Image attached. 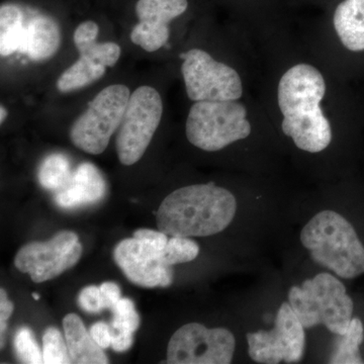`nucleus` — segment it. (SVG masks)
Here are the masks:
<instances>
[{
  "label": "nucleus",
  "instance_id": "34",
  "mask_svg": "<svg viewBox=\"0 0 364 364\" xmlns=\"http://www.w3.org/2000/svg\"><path fill=\"white\" fill-rule=\"evenodd\" d=\"M33 299H40V296L38 294H33Z\"/></svg>",
  "mask_w": 364,
  "mask_h": 364
},
{
  "label": "nucleus",
  "instance_id": "9",
  "mask_svg": "<svg viewBox=\"0 0 364 364\" xmlns=\"http://www.w3.org/2000/svg\"><path fill=\"white\" fill-rule=\"evenodd\" d=\"M236 340L226 328L208 329L198 323L182 326L169 340L167 363L229 364Z\"/></svg>",
  "mask_w": 364,
  "mask_h": 364
},
{
  "label": "nucleus",
  "instance_id": "6",
  "mask_svg": "<svg viewBox=\"0 0 364 364\" xmlns=\"http://www.w3.org/2000/svg\"><path fill=\"white\" fill-rule=\"evenodd\" d=\"M130 97V90L124 85L100 90L72 124L69 136L73 145L88 154L104 153L121 126Z\"/></svg>",
  "mask_w": 364,
  "mask_h": 364
},
{
  "label": "nucleus",
  "instance_id": "31",
  "mask_svg": "<svg viewBox=\"0 0 364 364\" xmlns=\"http://www.w3.org/2000/svg\"><path fill=\"white\" fill-rule=\"evenodd\" d=\"M90 333L93 340L102 349L112 346L111 326L105 322H97L91 326Z\"/></svg>",
  "mask_w": 364,
  "mask_h": 364
},
{
  "label": "nucleus",
  "instance_id": "15",
  "mask_svg": "<svg viewBox=\"0 0 364 364\" xmlns=\"http://www.w3.org/2000/svg\"><path fill=\"white\" fill-rule=\"evenodd\" d=\"M63 329L72 363H109L102 347L93 340L82 320L76 314H68L63 318Z\"/></svg>",
  "mask_w": 364,
  "mask_h": 364
},
{
  "label": "nucleus",
  "instance_id": "30",
  "mask_svg": "<svg viewBox=\"0 0 364 364\" xmlns=\"http://www.w3.org/2000/svg\"><path fill=\"white\" fill-rule=\"evenodd\" d=\"M13 301L7 298L6 291L4 289H0V335H1V348L4 344V334H6L7 328V321L13 315L14 312Z\"/></svg>",
  "mask_w": 364,
  "mask_h": 364
},
{
  "label": "nucleus",
  "instance_id": "26",
  "mask_svg": "<svg viewBox=\"0 0 364 364\" xmlns=\"http://www.w3.org/2000/svg\"><path fill=\"white\" fill-rule=\"evenodd\" d=\"M14 349L21 363L26 364L43 363V352L33 338L28 328H21L14 337Z\"/></svg>",
  "mask_w": 364,
  "mask_h": 364
},
{
  "label": "nucleus",
  "instance_id": "25",
  "mask_svg": "<svg viewBox=\"0 0 364 364\" xmlns=\"http://www.w3.org/2000/svg\"><path fill=\"white\" fill-rule=\"evenodd\" d=\"M43 363H72L65 340L56 327H49L43 335Z\"/></svg>",
  "mask_w": 364,
  "mask_h": 364
},
{
  "label": "nucleus",
  "instance_id": "14",
  "mask_svg": "<svg viewBox=\"0 0 364 364\" xmlns=\"http://www.w3.org/2000/svg\"><path fill=\"white\" fill-rule=\"evenodd\" d=\"M61 30L51 16L40 14L25 25L20 53L33 61H45L58 52Z\"/></svg>",
  "mask_w": 364,
  "mask_h": 364
},
{
  "label": "nucleus",
  "instance_id": "28",
  "mask_svg": "<svg viewBox=\"0 0 364 364\" xmlns=\"http://www.w3.org/2000/svg\"><path fill=\"white\" fill-rule=\"evenodd\" d=\"M78 305L87 313H100L104 310L102 294L98 287H86L78 296Z\"/></svg>",
  "mask_w": 364,
  "mask_h": 364
},
{
  "label": "nucleus",
  "instance_id": "13",
  "mask_svg": "<svg viewBox=\"0 0 364 364\" xmlns=\"http://www.w3.org/2000/svg\"><path fill=\"white\" fill-rule=\"evenodd\" d=\"M107 183L102 172L95 165L85 162L79 165L71 178L55 196V202L62 208H76L102 200Z\"/></svg>",
  "mask_w": 364,
  "mask_h": 364
},
{
  "label": "nucleus",
  "instance_id": "17",
  "mask_svg": "<svg viewBox=\"0 0 364 364\" xmlns=\"http://www.w3.org/2000/svg\"><path fill=\"white\" fill-rule=\"evenodd\" d=\"M75 63L66 69L57 80V88L61 92L80 90L90 85L105 75L107 67L90 51L79 54Z\"/></svg>",
  "mask_w": 364,
  "mask_h": 364
},
{
  "label": "nucleus",
  "instance_id": "23",
  "mask_svg": "<svg viewBox=\"0 0 364 364\" xmlns=\"http://www.w3.org/2000/svg\"><path fill=\"white\" fill-rule=\"evenodd\" d=\"M169 39V28L166 25L139 21L131 33L134 44L142 48L146 52L158 51Z\"/></svg>",
  "mask_w": 364,
  "mask_h": 364
},
{
  "label": "nucleus",
  "instance_id": "27",
  "mask_svg": "<svg viewBox=\"0 0 364 364\" xmlns=\"http://www.w3.org/2000/svg\"><path fill=\"white\" fill-rule=\"evenodd\" d=\"M100 33V26L95 21H86L81 23L74 32V45L79 54L85 53L95 44Z\"/></svg>",
  "mask_w": 364,
  "mask_h": 364
},
{
  "label": "nucleus",
  "instance_id": "21",
  "mask_svg": "<svg viewBox=\"0 0 364 364\" xmlns=\"http://www.w3.org/2000/svg\"><path fill=\"white\" fill-rule=\"evenodd\" d=\"M336 350L333 353L330 363L334 364H360V347L364 339V328L360 318H352L348 330L342 335Z\"/></svg>",
  "mask_w": 364,
  "mask_h": 364
},
{
  "label": "nucleus",
  "instance_id": "2",
  "mask_svg": "<svg viewBox=\"0 0 364 364\" xmlns=\"http://www.w3.org/2000/svg\"><path fill=\"white\" fill-rule=\"evenodd\" d=\"M237 200L226 188L193 184L164 198L157 213L160 231L169 236L208 237L221 233L233 222Z\"/></svg>",
  "mask_w": 364,
  "mask_h": 364
},
{
  "label": "nucleus",
  "instance_id": "5",
  "mask_svg": "<svg viewBox=\"0 0 364 364\" xmlns=\"http://www.w3.org/2000/svg\"><path fill=\"white\" fill-rule=\"evenodd\" d=\"M246 117L245 107L236 100L196 102L189 111L186 136L196 148L215 152L250 135Z\"/></svg>",
  "mask_w": 364,
  "mask_h": 364
},
{
  "label": "nucleus",
  "instance_id": "3",
  "mask_svg": "<svg viewBox=\"0 0 364 364\" xmlns=\"http://www.w3.org/2000/svg\"><path fill=\"white\" fill-rule=\"evenodd\" d=\"M301 245L321 267L344 279L364 273V246L350 222L332 210L314 215L301 232Z\"/></svg>",
  "mask_w": 364,
  "mask_h": 364
},
{
  "label": "nucleus",
  "instance_id": "4",
  "mask_svg": "<svg viewBox=\"0 0 364 364\" xmlns=\"http://www.w3.org/2000/svg\"><path fill=\"white\" fill-rule=\"evenodd\" d=\"M289 303L305 329L324 325L342 336L353 315V301L341 280L329 272H321L289 291Z\"/></svg>",
  "mask_w": 364,
  "mask_h": 364
},
{
  "label": "nucleus",
  "instance_id": "29",
  "mask_svg": "<svg viewBox=\"0 0 364 364\" xmlns=\"http://www.w3.org/2000/svg\"><path fill=\"white\" fill-rule=\"evenodd\" d=\"M168 235L163 233L162 231H155L150 229L136 230L134 233V237L139 240L145 242L148 245L152 246L153 248L158 251H162L167 245L168 242Z\"/></svg>",
  "mask_w": 364,
  "mask_h": 364
},
{
  "label": "nucleus",
  "instance_id": "1",
  "mask_svg": "<svg viewBox=\"0 0 364 364\" xmlns=\"http://www.w3.org/2000/svg\"><path fill=\"white\" fill-rule=\"evenodd\" d=\"M325 92L324 77L308 64L291 67L279 81L282 131L306 152H321L331 143V126L320 105Z\"/></svg>",
  "mask_w": 364,
  "mask_h": 364
},
{
  "label": "nucleus",
  "instance_id": "11",
  "mask_svg": "<svg viewBox=\"0 0 364 364\" xmlns=\"http://www.w3.org/2000/svg\"><path fill=\"white\" fill-rule=\"evenodd\" d=\"M77 235L59 232L47 242H31L21 247L14 258L21 272L28 273L33 282H47L73 267L82 255Z\"/></svg>",
  "mask_w": 364,
  "mask_h": 364
},
{
  "label": "nucleus",
  "instance_id": "8",
  "mask_svg": "<svg viewBox=\"0 0 364 364\" xmlns=\"http://www.w3.org/2000/svg\"><path fill=\"white\" fill-rule=\"evenodd\" d=\"M181 58L186 92L193 102L237 100L242 97L240 76L232 67L200 49L189 50Z\"/></svg>",
  "mask_w": 364,
  "mask_h": 364
},
{
  "label": "nucleus",
  "instance_id": "33",
  "mask_svg": "<svg viewBox=\"0 0 364 364\" xmlns=\"http://www.w3.org/2000/svg\"><path fill=\"white\" fill-rule=\"evenodd\" d=\"M0 112H1V116H0V122L1 123H4V119H6V117L7 116L6 109H4V107H1V109H0Z\"/></svg>",
  "mask_w": 364,
  "mask_h": 364
},
{
  "label": "nucleus",
  "instance_id": "24",
  "mask_svg": "<svg viewBox=\"0 0 364 364\" xmlns=\"http://www.w3.org/2000/svg\"><path fill=\"white\" fill-rule=\"evenodd\" d=\"M200 254V246L188 237L172 236L161 251L163 263L172 267L179 263L191 262Z\"/></svg>",
  "mask_w": 364,
  "mask_h": 364
},
{
  "label": "nucleus",
  "instance_id": "12",
  "mask_svg": "<svg viewBox=\"0 0 364 364\" xmlns=\"http://www.w3.org/2000/svg\"><path fill=\"white\" fill-rule=\"evenodd\" d=\"M114 257L117 267L136 286L152 289L172 284L173 270L163 263L161 251L135 237L119 242L114 248Z\"/></svg>",
  "mask_w": 364,
  "mask_h": 364
},
{
  "label": "nucleus",
  "instance_id": "22",
  "mask_svg": "<svg viewBox=\"0 0 364 364\" xmlns=\"http://www.w3.org/2000/svg\"><path fill=\"white\" fill-rule=\"evenodd\" d=\"M71 176V163L63 154H52L46 158L38 173L41 186L55 191L65 186Z\"/></svg>",
  "mask_w": 364,
  "mask_h": 364
},
{
  "label": "nucleus",
  "instance_id": "16",
  "mask_svg": "<svg viewBox=\"0 0 364 364\" xmlns=\"http://www.w3.org/2000/svg\"><path fill=\"white\" fill-rule=\"evenodd\" d=\"M334 26L342 44L353 52L364 50V0H345L335 11Z\"/></svg>",
  "mask_w": 364,
  "mask_h": 364
},
{
  "label": "nucleus",
  "instance_id": "20",
  "mask_svg": "<svg viewBox=\"0 0 364 364\" xmlns=\"http://www.w3.org/2000/svg\"><path fill=\"white\" fill-rule=\"evenodd\" d=\"M188 0H139L135 11L139 21L168 26L188 9Z\"/></svg>",
  "mask_w": 364,
  "mask_h": 364
},
{
  "label": "nucleus",
  "instance_id": "18",
  "mask_svg": "<svg viewBox=\"0 0 364 364\" xmlns=\"http://www.w3.org/2000/svg\"><path fill=\"white\" fill-rule=\"evenodd\" d=\"M112 311V348L117 352L129 350L133 344L134 333L140 326V316L130 299H119Z\"/></svg>",
  "mask_w": 364,
  "mask_h": 364
},
{
  "label": "nucleus",
  "instance_id": "19",
  "mask_svg": "<svg viewBox=\"0 0 364 364\" xmlns=\"http://www.w3.org/2000/svg\"><path fill=\"white\" fill-rule=\"evenodd\" d=\"M25 21L21 7L4 4L0 9V54L9 56L20 51Z\"/></svg>",
  "mask_w": 364,
  "mask_h": 364
},
{
  "label": "nucleus",
  "instance_id": "32",
  "mask_svg": "<svg viewBox=\"0 0 364 364\" xmlns=\"http://www.w3.org/2000/svg\"><path fill=\"white\" fill-rule=\"evenodd\" d=\"M100 294H102V303H104L105 309L114 308V306L119 303V299H122L121 291L119 287L114 282H104L100 287Z\"/></svg>",
  "mask_w": 364,
  "mask_h": 364
},
{
  "label": "nucleus",
  "instance_id": "7",
  "mask_svg": "<svg viewBox=\"0 0 364 364\" xmlns=\"http://www.w3.org/2000/svg\"><path fill=\"white\" fill-rule=\"evenodd\" d=\"M162 114L163 102L157 90L143 85L131 93L116 139L117 157L122 164L131 166L143 157Z\"/></svg>",
  "mask_w": 364,
  "mask_h": 364
},
{
  "label": "nucleus",
  "instance_id": "10",
  "mask_svg": "<svg viewBox=\"0 0 364 364\" xmlns=\"http://www.w3.org/2000/svg\"><path fill=\"white\" fill-rule=\"evenodd\" d=\"M246 339L249 356L257 363H298L305 352V327L289 303L279 306L272 330L248 333Z\"/></svg>",
  "mask_w": 364,
  "mask_h": 364
}]
</instances>
